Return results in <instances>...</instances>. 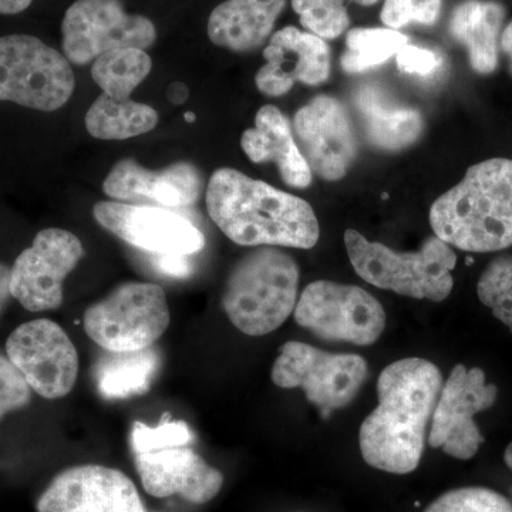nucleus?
<instances>
[{"label":"nucleus","mask_w":512,"mask_h":512,"mask_svg":"<svg viewBox=\"0 0 512 512\" xmlns=\"http://www.w3.org/2000/svg\"><path fill=\"white\" fill-rule=\"evenodd\" d=\"M504 461L505 464H507V466L512 470V443L507 447V450H505Z\"/></svg>","instance_id":"40"},{"label":"nucleus","mask_w":512,"mask_h":512,"mask_svg":"<svg viewBox=\"0 0 512 512\" xmlns=\"http://www.w3.org/2000/svg\"><path fill=\"white\" fill-rule=\"evenodd\" d=\"M93 215L101 227L150 255L190 256L205 247L200 229L168 208L106 201L94 205Z\"/></svg>","instance_id":"14"},{"label":"nucleus","mask_w":512,"mask_h":512,"mask_svg":"<svg viewBox=\"0 0 512 512\" xmlns=\"http://www.w3.org/2000/svg\"><path fill=\"white\" fill-rule=\"evenodd\" d=\"M103 190L120 201H147L161 208H184L195 204L202 191L201 175L191 163H175L164 170H148L124 158L113 168Z\"/></svg>","instance_id":"19"},{"label":"nucleus","mask_w":512,"mask_h":512,"mask_svg":"<svg viewBox=\"0 0 512 512\" xmlns=\"http://www.w3.org/2000/svg\"><path fill=\"white\" fill-rule=\"evenodd\" d=\"M292 128L312 173L326 181H338L348 174L357 144L343 104L333 97H315L295 114Z\"/></svg>","instance_id":"16"},{"label":"nucleus","mask_w":512,"mask_h":512,"mask_svg":"<svg viewBox=\"0 0 512 512\" xmlns=\"http://www.w3.org/2000/svg\"><path fill=\"white\" fill-rule=\"evenodd\" d=\"M37 512H147L133 481L116 468L84 464L53 478Z\"/></svg>","instance_id":"15"},{"label":"nucleus","mask_w":512,"mask_h":512,"mask_svg":"<svg viewBox=\"0 0 512 512\" xmlns=\"http://www.w3.org/2000/svg\"><path fill=\"white\" fill-rule=\"evenodd\" d=\"M136 468L144 490L157 498L180 495L200 505L214 500L224 485L221 471L188 446L136 454Z\"/></svg>","instance_id":"18"},{"label":"nucleus","mask_w":512,"mask_h":512,"mask_svg":"<svg viewBox=\"0 0 512 512\" xmlns=\"http://www.w3.org/2000/svg\"><path fill=\"white\" fill-rule=\"evenodd\" d=\"M299 266L276 247H258L232 268L222 308L232 325L248 336L281 328L298 303Z\"/></svg>","instance_id":"4"},{"label":"nucleus","mask_w":512,"mask_h":512,"mask_svg":"<svg viewBox=\"0 0 512 512\" xmlns=\"http://www.w3.org/2000/svg\"><path fill=\"white\" fill-rule=\"evenodd\" d=\"M265 66L256 73V87L265 96L288 93L296 82L319 86L329 79L330 50L325 40L288 26L265 47Z\"/></svg>","instance_id":"17"},{"label":"nucleus","mask_w":512,"mask_h":512,"mask_svg":"<svg viewBox=\"0 0 512 512\" xmlns=\"http://www.w3.org/2000/svg\"><path fill=\"white\" fill-rule=\"evenodd\" d=\"M357 111L373 146L399 151L412 146L423 131L419 111L389 101L376 87L365 86L355 94Z\"/></svg>","instance_id":"23"},{"label":"nucleus","mask_w":512,"mask_h":512,"mask_svg":"<svg viewBox=\"0 0 512 512\" xmlns=\"http://www.w3.org/2000/svg\"><path fill=\"white\" fill-rule=\"evenodd\" d=\"M242 150L252 163L272 161L278 165L282 180L292 188L312 184V171L302 156L293 128L278 107L266 104L256 113L255 127L241 137Z\"/></svg>","instance_id":"20"},{"label":"nucleus","mask_w":512,"mask_h":512,"mask_svg":"<svg viewBox=\"0 0 512 512\" xmlns=\"http://www.w3.org/2000/svg\"><path fill=\"white\" fill-rule=\"evenodd\" d=\"M6 353L30 389L45 399H62L77 382L79 355L53 320L36 319L20 325L10 333Z\"/></svg>","instance_id":"12"},{"label":"nucleus","mask_w":512,"mask_h":512,"mask_svg":"<svg viewBox=\"0 0 512 512\" xmlns=\"http://www.w3.org/2000/svg\"><path fill=\"white\" fill-rule=\"evenodd\" d=\"M32 400V389L22 373L10 362L8 356L0 355V420L6 414L28 406Z\"/></svg>","instance_id":"33"},{"label":"nucleus","mask_w":512,"mask_h":512,"mask_svg":"<svg viewBox=\"0 0 512 512\" xmlns=\"http://www.w3.org/2000/svg\"><path fill=\"white\" fill-rule=\"evenodd\" d=\"M501 49H503V52L505 55L508 56V59H510V66H511V72H512V22L510 25L507 26V28L504 29L503 35H501Z\"/></svg>","instance_id":"39"},{"label":"nucleus","mask_w":512,"mask_h":512,"mask_svg":"<svg viewBox=\"0 0 512 512\" xmlns=\"http://www.w3.org/2000/svg\"><path fill=\"white\" fill-rule=\"evenodd\" d=\"M79 237L47 228L10 268V295L29 312L53 311L63 303V282L83 258Z\"/></svg>","instance_id":"11"},{"label":"nucleus","mask_w":512,"mask_h":512,"mask_svg":"<svg viewBox=\"0 0 512 512\" xmlns=\"http://www.w3.org/2000/svg\"><path fill=\"white\" fill-rule=\"evenodd\" d=\"M295 322L316 338L370 346L386 328V313L375 296L355 285L316 281L296 303Z\"/></svg>","instance_id":"9"},{"label":"nucleus","mask_w":512,"mask_h":512,"mask_svg":"<svg viewBox=\"0 0 512 512\" xmlns=\"http://www.w3.org/2000/svg\"><path fill=\"white\" fill-rule=\"evenodd\" d=\"M424 512H512V504L490 488L466 487L441 495Z\"/></svg>","instance_id":"31"},{"label":"nucleus","mask_w":512,"mask_h":512,"mask_svg":"<svg viewBox=\"0 0 512 512\" xmlns=\"http://www.w3.org/2000/svg\"><path fill=\"white\" fill-rule=\"evenodd\" d=\"M160 365V352L154 348L138 352H107L94 366V382L104 399H131L151 389Z\"/></svg>","instance_id":"24"},{"label":"nucleus","mask_w":512,"mask_h":512,"mask_svg":"<svg viewBox=\"0 0 512 512\" xmlns=\"http://www.w3.org/2000/svg\"><path fill=\"white\" fill-rule=\"evenodd\" d=\"M345 0H292V8L301 16L303 28L320 39H336L348 29Z\"/></svg>","instance_id":"29"},{"label":"nucleus","mask_w":512,"mask_h":512,"mask_svg":"<svg viewBox=\"0 0 512 512\" xmlns=\"http://www.w3.org/2000/svg\"><path fill=\"white\" fill-rule=\"evenodd\" d=\"M10 298V268L0 264V313L6 308Z\"/></svg>","instance_id":"36"},{"label":"nucleus","mask_w":512,"mask_h":512,"mask_svg":"<svg viewBox=\"0 0 512 512\" xmlns=\"http://www.w3.org/2000/svg\"><path fill=\"white\" fill-rule=\"evenodd\" d=\"M504 8L497 2L467 0L454 9L451 35L467 47L471 67L477 73H493L498 66V39Z\"/></svg>","instance_id":"22"},{"label":"nucleus","mask_w":512,"mask_h":512,"mask_svg":"<svg viewBox=\"0 0 512 512\" xmlns=\"http://www.w3.org/2000/svg\"><path fill=\"white\" fill-rule=\"evenodd\" d=\"M367 373L362 356L336 355L306 343L288 342L279 349L271 377L282 389H302L326 419L355 400Z\"/></svg>","instance_id":"8"},{"label":"nucleus","mask_w":512,"mask_h":512,"mask_svg":"<svg viewBox=\"0 0 512 512\" xmlns=\"http://www.w3.org/2000/svg\"><path fill=\"white\" fill-rule=\"evenodd\" d=\"M477 293L495 318L512 333V255L494 259L478 279Z\"/></svg>","instance_id":"28"},{"label":"nucleus","mask_w":512,"mask_h":512,"mask_svg":"<svg viewBox=\"0 0 512 512\" xmlns=\"http://www.w3.org/2000/svg\"><path fill=\"white\" fill-rule=\"evenodd\" d=\"M217 227L242 247L311 249L318 244V218L309 202L239 173L220 168L205 194Z\"/></svg>","instance_id":"2"},{"label":"nucleus","mask_w":512,"mask_h":512,"mask_svg":"<svg viewBox=\"0 0 512 512\" xmlns=\"http://www.w3.org/2000/svg\"><path fill=\"white\" fill-rule=\"evenodd\" d=\"M497 396V386L485 382V373L480 367H454L434 409L430 446L441 448L458 460L476 456L484 437L474 416L490 409Z\"/></svg>","instance_id":"13"},{"label":"nucleus","mask_w":512,"mask_h":512,"mask_svg":"<svg viewBox=\"0 0 512 512\" xmlns=\"http://www.w3.org/2000/svg\"><path fill=\"white\" fill-rule=\"evenodd\" d=\"M170 325L164 289L147 282H126L84 313V330L111 353L153 348Z\"/></svg>","instance_id":"6"},{"label":"nucleus","mask_w":512,"mask_h":512,"mask_svg":"<svg viewBox=\"0 0 512 512\" xmlns=\"http://www.w3.org/2000/svg\"><path fill=\"white\" fill-rule=\"evenodd\" d=\"M158 114L153 107L131 99L117 100L101 93L86 114L90 136L99 140H127L156 128Z\"/></svg>","instance_id":"25"},{"label":"nucleus","mask_w":512,"mask_h":512,"mask_svg":"<svg viewBox=\"0 0 512 512\" xmlns=\"http://www.w3.org/2000/svg\"><path fill=\"white\" fill-rule=\"evenodd\" d=\"M440 10L441 0H384L380 18L387 28L396 30L410 23L433 25Z\"/></svg>","instance_id":"32"},{"label":"nucleus","mask_w":512,"mask_h":512,"mask_svg":"<svg viewBox=\"0 0 512 512\" xmlns=\"http://www.w3.org/2000/svg\"><path fill=\"white\" fill-rule=\"evenodd\" d=\"M184 117L185 120L188 121V123H192V121H195V114L190 113V111H188V113H185Z\"/></svg>","instance_id":"42"},{"label":"nucleus","mask_w":512,"mask_h":512,"mask_svg":"<svg viewBox=\"0 0 512 512\" xmlns=\"http://www.w3.org/2000/svg\"><path fill=\"white\" fill-rule=\"evenodd\" d=\"M33 0H0V15H18L32 5Z\"/></svg>","instance_id":"37"},{"label":"nucleus","mask_w":512,"mask_h":512,"mask_svg":"<svg viewBox=\"0 0 512 512\" xmlns=\"http://www.w3.org/2000/svg\"><path fill=\"white\" fill-rule=\"evenodd\" d=\"M194 441V434L183 420H173L165 414L157 427L136 421L131 430V446L134 453H153L167 448L187 447Z\"/></svg>","instance_id":"30"},{"label":"nucleus","mask_w":512,"mask_h":512,"mask_svg":"<svg viewBox=\"0 0 512 512\" xmlns=\"http://www.w3.org/2000/svg\"><path fill=\"white\" fill-rule=\"evenodd\" d=\"M441 389L443 376L429 360L409 357L384 367L377 382L379 404L360 426L363 460L386 473L416 470Z\"/></svg>","instance_id":"1"},{"label":"nucleus","mask_w":512,"mask_h":512,"mask_svg":"<svg viewBox=\"0 0 512 512\" xmlns=\"http://www.w3.org/2000/svg\"><path fill=\"white\" fill-rule=\"evenodd\" d=\"M150 264L171 278H187L192 274L191 261L184 255H151Z\"/></svg>","instance_id":"35"},{"label":"nucleus","mask_w":512,"mask_h":512,"mask_svg":"<svg viewBox=\"0 0 512 512\" xmlns=\"http://www.w3.org/2000/svg\"><path fill=\"white\" fill-rule=\"evenodd\" d=\"M409 43V37L394 29L350 30L342 67L348 73H362L396 56Z\"/></svg>","instance_id":"27"},{"label":"nucleus","mask_w":512,"mask_h":512,"mask_svg":"<svg viewBox=\"0 0 512 512\" xmlns=\"http://www.w3.org/2000/svg\"><path fill=\"white\" fill-rule=\"evenodd\" d=\"M69 60L29 35L0 37V101L39 111H55L74 92Z\"/></svg>","instance_id":"7"},{"label":"nucleus","mask_w":512,"mask_h":512,"mask_svg":"<svg viewBox=\"0 0 512 512\" xmlns=\"http://www.w3.org/2000/svg\"><path fill=\"white\" fill-rule=\"evenodd\" d=\"M434 235L467 252L512 245V161L491 158L468 168L463 180L431 205Z\"/></svg>","instance_id":"3"},{"label":"nucleus","mask_w":512,"mask_h":512,"mask_svg":"<svg viewBox=\"0 0 512 512\" xmlns=\"http://www.w3.org/2000/svg\"><path fill=\"white\" fill-rule=\"evenodd\" d=\"M345 245L357 275L376 288L431 302L444 301L453 291L451 271L456 268L457 255L436 235L427 238L419 251L394 252L348 229Z\"/></svg>","instance_id":"5"},{"label":"nucleus","mask_w":512,"mask_h":512,"mask_svg":"<svg viewBox=\"0 0 512 512\" xmlns=\"http://www.w3.org/2000/svg\"><path fill=\"white\" fill-rule=\"evenodd\" d=\"M396 60L400 72L417 74V76H430L437 72L443 63V59L433 50L409 45V43L397 53Z\"/></svg>","instance_id":"34"},{"label":"nucleus","mask_w":512,"mask_h":512,"mask_svg":"<svg viewBox=\"0 0 512 512\" xmlns=\"http://www.w3.org/2000/svg\"><path fill=\"white\" fill-rule=\"evenodd\" d=\"M63 52L77 66L94 62L111 50H146L157 29L146 16L130 15L121 0H76L62 23Z\"/></svg>","instance_id":"10"},{"label":"nucleus","mask_w":512,"mask_h":512,"mask_svg":"<svg viewBox=\"0 0 512 512\" xmlns=\"http://www.w3.org/2000/svg\"><path fill=\"white\" fill-rule=\"evenodd\" d=\"M153 62L146 50L126 47L111 50L93 62L92 76L107 96L117 100L130 99V94L147 79Z\"/></svg>","instance_id":"26"},{"label":"nucleus","mask_w":512,"mask_h":512,"mask_svg":"<svg viewBox=\"0 0 512 512\" xmlns=\"http://www.w3.org/2000/svg\"><path fill=\"white\" fill-rule=\"evenodd\" d=\"M355 2L357 3V5L373 6L376 5V3L379 2V0H355Z\"/></svg>","instance_id":"41"},{"label":"nucleus","mask_w":512,"mask_h":512,"mask_svg":"<svg viewBox=\"0 0 512 512\" xmlns=\"http://www.w3.org/2000/svg\"><path fill=\"white\" fill-rule=\"evenodd\" d=\"M286 0H227L212 10L208 37L215 46L244 53L271 36Z\"/></svg>","instance_id":"21"},{"label":"nucleus","mask_w":512,"mask_h":512,"mask_svg":"<svg viewBox=\"0 0 512 512\" xmlns=\"http://www.w3.org/2000/svg\"><path fill=\"white\" fill-rule=\"evenodd\" d=\"M168 97L175 104L184 103L188 97V89L183 83H174L173 86L168 89Z\"/></svg>","instance_id":"38"}]
</instances>
